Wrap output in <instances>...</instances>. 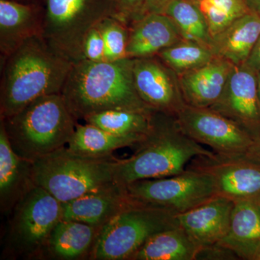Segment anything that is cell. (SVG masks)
<instances>
[{
	"mask_svg": "<svg viewBox=\"0 0 260 260\" xmlns=\"http://www.w3.org/2000/svg\"><path fill=\"white\" fill-rule=\"evenodd\" d=\"M73 64L42 35L25 41L4 59L0 119L14 115L39 98L60 94Z\"/></svg>",
	"mask_w": 260,
	"mask_h": 260,
	"instance_id": "6da1fadb",
	"label": "cell"
},
{
	"mask_svg": "<svg viewBox=\"0 0 260 260\" xmlns=\"http://www.w3.org/2000/svg\"><path fill=\"white\" fill-rule=\"evenodd\" d=\"M131 58L74 63L61 90L67 107L76 120L113 109L152 112L135 88Z\"/></svg>",
	"mask_w": 260,
	"mask_h": 260,
	"instance_id": "7a4b0ae2",
	"label": "cell"
},
{
	"mask_svg": "<svg viewBox=\"0 0 260 260\" xmlns=\"http://www.w3.org/2000/svg\"><path fill=\"white\" fill-rule=\"evenodd\" d=\"M135 147L129 158L115 162L114 180L121 185L177 175L192 159L214 153L188 137L175 116L160 112L153 113L151 129Z\"/></svg>",
	"mask_w": 260,
	"mask_h": 260,
	"instance_id": "3957f363",
	"label": "cell"
},
{
	"mask_svg": "<svg viewBox=\"0 0 260 260\" xmlns=\"http://www.w3.org/2000/svg\"><path fill=\"white\" fill-rule=\"evenodd\" d=\"M1 122L15 153L32 162L66 146L77 124L61 94L39 98Z\"/></svg>",
	"mask_w": 260,
	"mask_h": 260,
	"instance_id": "277c9868",
	"label": "cell"
},
{
	"mask_svg": "<svg viewBox=\"0 0 260 260\" xmlns=\"http://www.w3.org/2000/svg\"><path fill=\"white\" fill-rule=\"evenodd\" d=\"M113 155H81L64 147L32 162L34 184L66 203L115 183Z\"/></svg>",
	"mask_w": 260,
	"mask_h": 260,
	"instance_id": "5b68a950",
	"label": "cell"
},
{
	"mask_svg": "<svg viewBox=\"0 0 260 260\" xmlns=\"http://www.w3.org/2000/svg\"><path fill=\"white\" fill-rule=\"evenodd\" d=\"M172 210L135 200L103 225L88 259L130 260L155 234L179 226Z\"/></svg>",
	"mask_w": 260,
	"mask_h": 260,
	"instance_id": "8992f818",
	"label": "cell"
},
{
	"mask_svg": "<svg viewBox=\"0 0 260 260\" xmlns=\"http://www.w3.org/2000/svg\"><path fill=\"white\" fill-rule=\"evenodd\" d=\"M10 213L5 255L13 259H39L51 232L62 219V203L34 184Z\"/></svg>",
	"mask_w": 260,
	"mask_h": 260,
	"instance_id": "52a82bcc",
	"label": "cell"
},
{
	"mask_svg": "<svg viewBox=\"0 0 260 260\" xmlns=\"http://www.w3.org/2000/svg\"><path fill=\"white\" fill-rule=\"evenodd\" d=\"M114 17L112 0H46L42 36L73 62L83 60V44L90 29Z\"/></svg>",
	"mask_w": 260,
	"mask_h": 260,
	"instance_id": "ba28073f",
	"label": "cell"
},
{
	"mask_svg": "<svg viewBox=\"0 0 260 260\" xmlns=\"http://www.w3.org/2000/svg\"><path fill=\"white\" fill-rule=\"evenodd\" d=\"M137 201L181 213L217 196L213 179L205 173L186 169L172 177L144 179L126 185Z\"/></svg>",
	"mask_w": 260,
	"mask_h": 260,
	"instance_id": "9c48e42d",
	"label": "cell"
},
{
	"mask_svg": "<svg viewBox=\"0 0 260 260\" xmlns=\"http://www.w3.org/2000/svg\"><path fill=\"white\" fill-rule=\"evenodd\" d=\"M186 169L205 173L213 179L217 196L234 203L260 205V158L252 154L200 155Z\"/></svg>",
	"mask_w": 260,
	"mask_h": 260,
	"instance_id": "30bf717a",
	"label": "cell"
},
{
	"mask_svg": "<svg viewBox=\"0 0 260 260\" xmlns=\"http://www.w3.org/2000/svg\"><path fill=\"white\" fill-rule=\"evenodd\" d=\"M188 137L222 155L252 154L257 142L244 128L210 108L184 106L176 114Z\"/></svg>",
	"mask_w": 260,
	"mask_h": 260,
	"instance_id": "8fae6325",
	"label": "cell"
},
{
	"mask_svg": "<svg viewBox=\"0 0 260 260\" xmlns=\"http://www.w3.org/2000/svg\"><path fill=\"white\" fill-rule=\"evenodd\" d=\"M210 109L237 122L260 141L257 73L246 64L234 65L220 99Z\"/></svg>",
	"mask_w": 260,
	"mask_h": 260,
	"instance_id": "7c38bea8",
	"label": "cell"
},
{
	"mask_svg": "<svg viewBox=\"0 0 260 260\" xmlns=\"http://www.w3.org/2000/svg\"><path fill=\"white\" fill-rule=\"evenodd\" d=\"M133 59L135 86L142 101L155 112L176 116L186 105L177 75L157 56Z\"/></svg>",
	"mask_w": 260,
	"mask_h": 260,
	"instance_id": "4fadbf2b",
	"label": "cell"
},
{
	"mask_svg": "<svg viewBox=\"0 0 260 260\" xmlns=\"http://www.w3.org/2000/svg\"><path fill=\"white\" fill-rule=\"evenodd\" d=\"M235 203L215 196L191 209L178 213L179 226L198 248L217 244L226 235Z\"/></svg>",
	"mask_w": 260,
	"mask_h": 260,
	"instance_id": "5bb4252c",
	"label": "cell"
},
{
	"mask_svg": "<svg viewBox=\"0 0 260 260\" xmlns=\"http://www.w3.org/2000/svg\"><path fill=\"white\" fill-rule=\"evenodd\" d=\"M135 201L126 186L115 182L63 203L62 220L103 226Z\"/></svg>",
	"mask_w": 260,
	"mask_h": 260,
	"instance_id": "9a60e30c",
	"label": "cell"
},
{
	"mask_svg": "<svg viewBox=\"0 0 260 260\" xmlns=\"http://www.w3.org/2000/svg\"><path fill=\"white\" fill-rule=\"evenodd\" d=\"M128 58L150 57L183 40L172 19L164 13H148L128 25Z\"/></svg>",
	"mask_w": 260,
	"mask_h": 260,
	"instance_id": "2e32d148",
	"label": "cell"
},
{
	"mask_svg": "<svg viewBox=\"0 0 260 260\" xmlns=\"http://www.w3.org/2000/svg\"><path fill=\"white\" fill-rule=\"evenodd\" d=\"M234 65L220 57L187 73L177 75L186 105L213 107L223 93Z\"/></svg>",
	"mask_w": 260,
	"mask_h": 260,
	"instance_id": "e0dca14e",
	"label": "cell"
},
{
	"mask_svg": "<svg viewBox=\"0 0 260 260\" xmlns=\"http://www.w3.org/2000/svg\"><path fill=\"white\" fill-rule=\"evenodd\" d=\"M43 15L36 7L13 0H0V51L3 59L25 41L42 34Z\"/></svg>",
	"mask_w": 260,
	"mask_h": 260,
	"instance_id": "ac0fdd59",
	"label": "cell"
},
{
	"mask_svg": "<svg viewBox=\"0 0 260 260\" xmlns=\"http://www.w3.org/2000/svg\"><path fill=\"white\" fill-rule=\"evenodd\" d=\"M102 227L61 219L51 232L39 259H88Z\"/></svg>",
	"mask_w": 260,
	"mask_h": 260,
	"instance_id": "d6986e66",
	"label": "cell"
},
{
	"mask_svg": "<svg viewBox=\"0 0 260 260\" xmlns=\"http://www.w3.org/2000/svg\"><path fill=\"white\" fill-rule=\"evenodd\" d=\"M32 161L18 155L0 123V205L3 213H11L19 200L32 185Z\"/></svg>",
	"mask_w": 260,
	"mask_h": 260,
	"instance_id": "ffe728a7",
	"label": "cell"
},
{
	"mask_svg": "<svg viewBox=\"0 0 260 260\" xmlns=\"http://www.w3.org/2000/svg\"><path fill=\"white\" fill-rule=\"evenodd\" d=\"M259 37L260 15L250 11L215 36L211 49L233 65L245 64Z\"/></svg>",
	"mask_w": 260,
	"mask_h": 260,
	"instance_id": "44dd1931",
	"label": "cell"
},
{
	"mask_svg": "<svg viewBox=\"0 0 260 260\" xmlns=\"http://www.w3.org/2000/svg\"><path fill=\"white\" fill-rule=\"evenodd\" d=\"M217 244L232 250L239 259L252 260L260 246V205L236 203L226 235Z\"/></svg>",
	"mask_w": 260,
	"mask_h": 260,
	"instance_id": "7402d4cb",
	"label": "cell"
},
{
	"mask_svg": "<svg viewBox=\"0 0 260 260\" xmlns=\"http://www.w3.org/2000/svg\"><path fill=\"white\" fill-rule=\"evenodd\" d=\"M145 137L115 135L93 124L86 123L83 125L77 123L68 148L81 155L107 156L112 155L113 152L118 149L135 147L144 140Z\"/></svg>",
	"mask_w": 260,
	"mask_h": 260,
	"instance_id": "603a6c76",
	"label": "cell"
},
{
	"mask_svg": "<svg viewBox=\"0 0 260 260\" xmlns=\"http://www.w3.org/2000/svg\"><path fill=\"white\" fill-rule=\"evenodd\" d=\"M198 251L184 229L178 226L150 237L130 260H193Z\"/></svg>",
	"mask_w": 260,
	"mask_h": 260,
	"instance_id": "cb8c5ba5",
	"label": "cell"
},
{
	"mask_svg": "<svg viewBox=\"0 0 260 260\" xmlns=\"http://www.w3.org/2000/svg\"><path fill=\"white\" fill-rule=\"evenodd\" d=\"M154 112L113 109L87 116L83 120L113 134L145 137L151 129Z\"/></svg>",
	"mask_w": 260,
	"mask_h": 260,
	"instance_id": "d4e9b609",
	"label": "cell"
},
{
	"mask_svg": "<svg viewBox=\"0 0 260 260\" xmlns=\"http://www.w3.org/2000/svg\"><path fill=\"white\" fill-rule=\"evenodd\" d=\"M162 13L172 19L183 39L199 43L211 49L213 37L209 27L193 0H172Z\"/></svg>",
	"mask_w": 260,
	"mask_h": 260,
	"instance_id": "484cf974",
	"label": "cell"
},
{
	"mask_svg": "<svg viewBox=\"0 0 260 260\" xmlns=\"http://www.w3.org/2000/svg\"><path fill=\"white\" fill-rule=\"evenodd\" d=\"M157 56L177 75L199 68L216 57L210 48L184 39L160 51Z\"/></svg>",
	"mask_w": 260,
	"mask_h": 260,
	"instance_id": "4316f807",
	"label": "cell"
},
{
	"mask_svg": "<svg viewBox=\"0 0 260 260\" xmlns=\"http://www.w3.org/2000/svg\"><path fill=\"white\" fill-rule=\"evenodd\" d=\"M204 15L212 37L251 11L246 0H193Z\"/></svg>",
	"mask_w": 260,
	"mask_h": 260,
	"instance_id": "83f0119b",
	"label": "cell"
},
{
	"mask_svg": "<svg viewBox=\"0 0 260 260\" xmlns=\"http://www.w3.org/2000/svg\"><path fill=\"white\" fill-rule=\"evenodd\" d=\"M102 32L106 48L107 61L127 57L126 47L129 39L127 24L114 17H108L97 25Z\"/></svg>",
	"mask_w": 260,
	"mask_h": 260,
	"instance_id": "f1b7e54d",
	"label": "cell"
},
{
	"mask_svg": "<svg viewBox=\"0 0 260 260\" xmlns=\"http://www.w3.org/2000/svg\"><path fill=\"white\" fill-rule=\"evenodd\" d=\"M83 56L85 60L102 62L107 61L105 43L98 25L89 30L83 44Z\"/></svg>",
	"mask_w": 260,
	"mask_h": 260,
	"instance_id": "f546056e",
	"label": "cell"
},
{
	"mask_svg": "<svg viewBox=\"0 0 260 260\" xmlns=\"http://www.w3.org/2000/svg\"><path fill=\"white\" fill-rule=\"evenodd\" d=\"M114 18L129 25L143 15L145 0H112Z\"/></svg>",
	"mask_w": 260,
	"mask_h": 260,
	"instance_id": "4dcf8cb0",
	"label": "cell"
},
{
	"mask_svg": "<svg viewBox=\"0 0 260 260\" xmlns=\"http://www.w3.org/2000/svg\"><path fill=\"white\" fill-rule=\"evenodd\" d=\"M237 254L232 250L220 245L213 244L201 248L198 251L196 259H238Z\"/></svg>",
	"mask_w": 260,
	"mask_h": 260,
	"instance_id": "1f68e13d",
	"label": "cell"
},
{
	"mask_svg": "<svg viewBox=\"0 0 260 260\" xmlns=\"http://www.w3.org/2000/svg\"><path fill=\"white\" fill-rule=\"evenodd\" d=\"M172 0H145L143 15L162 13Z\"/></svg>",
	"mask_w": 260,
	"mask_h": 260,
	"instance_id": "d6a6232c",
	"label": "cell"
},
{
	"mask_svg": "<svg viewBox=\"0 0 260 260\" xmlns=\"http://www.w3.org/2000/svg\"><path fill=\"white\" fill-rule=\"evenodd\" d=\"M245 64L255 70L256 73L260 72V37Z\"/></svg>",
	"mask_w": 260,
	"mask_h": 260,
	"instance_id": "836d02e7",
	"label": "cell"
},
{
	"mask_svg": "<svg viewBox=\"0 0 260 260\" xmlns=\"http://www.w3.org/2000/svg\"><path fill=\"white\" fill-rule=\"evenodd\" d=\"M251 11L260 15V0H246Z\"/></svg>",
	"mask_w": 260,
	"mask_h": 260,
	"instance_id": "e575fe53",
	"label": "cell"
},
{
	"mask_svg": "<svg viewBox=\"0 0 260 260\" xmlns=\"http://www.w3.org/2000/svg\"><path fill=\"white\" fill-rule=\"evenodd\" d=\"M252 260H260V246L256 251L255 254L253 256Z\"/></svg>",
	"mask_w": 260,
	"mask_h": 260,
	"instance_id": "d590c367",
	"label": "cell"
},
{
	"mask_svg": "<svg viewBox=\"0 0 260 260\" xmlns=\"http://www.w3.org/2000/svg\"><path fill=\"white\" fill-rule=\"evenodd\" d=\"M257 83H258V93H259V102H260V72L257 73Z\"/></svg>",
	"mask_w": 260,
	"mask_h": 260,
	"instance_id": "8d00e7d4",
	"label": "cell"
}]
</instances>
